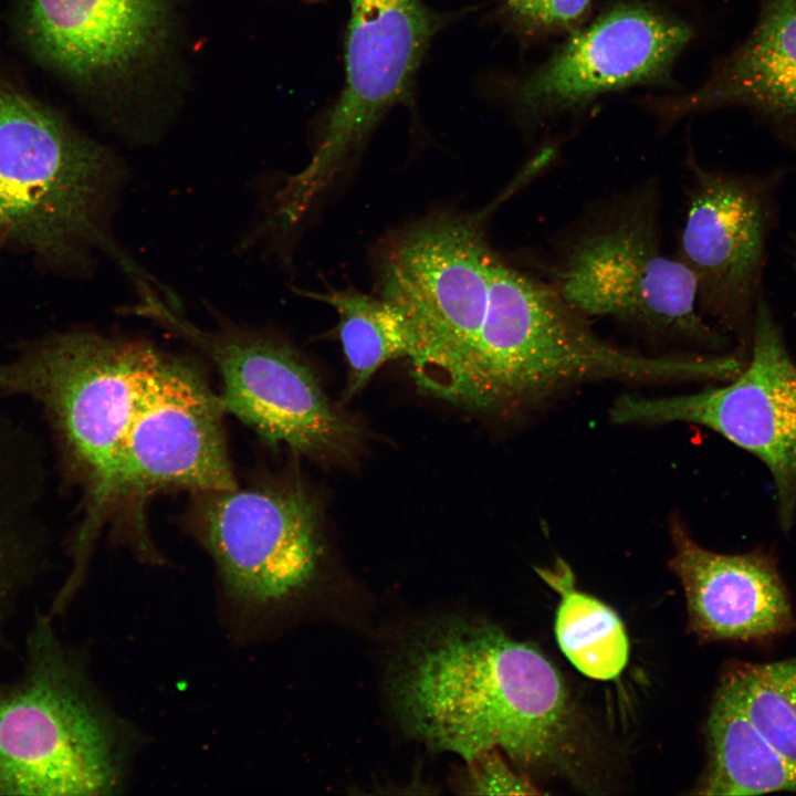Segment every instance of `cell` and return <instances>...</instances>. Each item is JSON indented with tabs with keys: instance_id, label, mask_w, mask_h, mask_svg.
Listing matches in <instances>:
<instances>
[{
	"instance_id": "d4e9b609",
	"label": "cell",
	"mask_w": 796,
	"mask_h": 796,
	"mask_svg": "<svg viewBox=\"0 0 796 796\" xmlns=\"http://www.w3.org/2000/svg\"><path fill=\"white\" fill-rule=\"evenodd\" d=\"M302 1H305V2H318V1H321V0H302Z\"/></svg>"
},
{
	"instance_id": "30bf717a",
	"label": "cell",
	"mask_w": 796,
	"mask_h": 796,
	"mask_svg": "<svg viewBox=\"0 0 796 796\" xmlns=\"http://www.w3.org/2000/svg\"><path fill=\"white\" fill-rule=\"evenodd\" d=\"M751 338V362L726 385L666 397L624 395L609 416L618 425H700L753 453L773 478L779 524L789 531L796 516V365L762 297Z\"/></svg>"
},
{
	"instance_id": "ba28073f",
	"label": "cell",
	"mask_w": 796,
	"mask_h": 796,
	"mask_svg": "<svg viewBox=\"0 0 796 796\" xmlns=\"http://www.w3.org/2000/svg\"><path fill=\"white\" fill-rule=\"evenodd\" d=\"M486 212L426 221L400 237L379 269L380 297L406 322L419 389L455 402L489 296L494 251Z\"/></svg>"
},
{
	"instance_id": "277c9868",
	"label": "cell",
	"mask_w": 796,
	"mask_h": 796,
	"mask_svg": "<svg viewBox=\"0 0 796 796\" xmlns=\"http://www.w3.org/2000/svg\"><path fill=\"white\" fill-rule=\"evenodd\" d=\"M690 371L684 355L646 356L604 341L547 281L494 252L484 318L455 404L507 409L583 380H684Z\"/></svg>"
},
{
	"instance_id": "9c48e42d",
	"label": "cell",
	"mask_w": 796,
	"mask_h": 796,
	"mask_svg": "<svg viewBox=\"0 0 796 796\" xmlns=\"http://www.w3.org/2000/svg\"><path fill=\"white\" fill-rule=\"evenodd\" d=\"M144 315L210 357L221 377L224 412L265 442L317 461H346L354 455L358 427L331 402L313 369L287 342L228 320L202 329L161 301L147 305Z\"/></svg>"
},
{
	"instance_id": "ffe728a7",
	"label": "cell",
	"mask_w": 796,
	"mask_h": 796,
	"mask_svg": "<svg viewBox=\"0 0 796 796\" xmlns=\"http://www.w3.org/2000/svg\"><path fill=\"white\" fill-rule=\"evenodd\" d=\"M537 574L561 596L555 635L568 661L588 678H618L629 659V640L619 616L596 597L578 590L563 559L538 568Z\"/></svg>"
},
{
	"instance_id": "3957f363",
	"label": "cell",
	"mask_w": 796,
	"mask_h": 796,
	"mask_svg": "<svg viewBox=\"0 0 796 796\" xmlns=\"http://www.w3.org/2000/svg\"><path fill=\"white\" fill-rule=\"evenodd\" d=\"M160 349L87 331L53 334L0 360V394L35 401L62 465L83 492L71 556L87 564L113 509L117 459L140 390Z\"/></svg>"
},
{
	"instance_id": "8fae6325",
	"label": "cell",
	"mask_w": 796,
	"mask_h": 796,
	"mask_svg": "<svg viewBox=\"0 0 796 796\" xmlns=\"http://www.w3.org/2000/svg\"><path fill=\"white\" fill-rule=\"evenodd\" d=\"M345 83L310 164L277 192L280 212L298 221L379 119L411 90L443 18L421 0H349Z\"/></svg>"
},
{
	"instance_id": "484cf974",
	"label": "cell",
	"mask_w": 796,
	"mask_h": 796,
	"mask_svg": "<svg viewBox=\"0 0 796 796\" xmlns=\"http://www.w3.org/2000/svg\"><path fill=\"white\" fill-rule=\"evenodd\" d=\"M2 231H3V230H2V227H1V223H0V233H1Z\"/></svg>"
},
{
	"instance_id": "5b68a950",
	"label": "cell",
	"mask_w": 796,
	"mask_h": 796,
	"mask_svg": "<svg viewBox=\"0 0 796 796\" xmlns=\"http://www.w3.org/2000/svg\"><path fill=\"white\" fill-rule=\"evenodd\" d=\"M22 27L44 62L100 96L118 137L166 132L184 82L179 0H24Z\"/></svg>"
},
{
	"instance_id": "e0dca14e",
	"label": "cell",
	"mask_w": 796,
	"mask_h": 796,
	"mask_svg": "<svg viewBox=\"0 0 796 796\" xmlns=\"http://www.w3.org/2000/svg\"><path fill=\"white\" fill-rule=\"evenodd\" d=\"M760 2L757 22L745 42L703 85L664 103L666 117L730 105L796 116V0Z\"/></svg>"
},
{
	"instance_id": "6da1fadb",
	"label": "cell",
	"mask_w": 796,
	"mask_h": 796,
	"mask_svg": "<svg viewBox=\"0 0 796 796\" xmlns=\"http://www.w3.org/2000/svg\"><path fill=\"white\" fill-rule=\"evenodd\" d=\"M390 698L409 734L467 762L502 752L521 766L543 764L569 723L552 663L498 627L465 619L432 622L409 639Z\"/></svg>"
},
{
	"instance_id": "7c38bea8",
	"label": "cell",
	"mask_w": 796,
	"mask_h": 796,
	"mask_svg": "<svg viewBox=\"0 0 796 796\" xmlns=\"http://www.w3.org/2000/svg\"><path fill=\"white\" fill-rule=\"evenodd\" d=\"M223 413L219 395L192 365L161 350L121 444L112 511L163 490L200 494L237 486Z\"/></svg>"
},
{
	"instance_id": "9a60e30c",
	"label": "cell",
	"mask_w": 796,
	"mask_h": 796,
	"mask_svg": "<svg viewBox=\"0 0 796 796\" xmlns=\"http://www.w3.org/2000/svg\"><path fill=\"white\" fill-rule=\"evenodd\" d=\"M691 28L646 6L618 4L572 35L519 88V106L543 117L579 108L600 94L666 84Z\"/></svg>"
},
{
	"instance_id": "ac0fdd59",
	"label": "cell",
	"mask_w": 796,
	"mask_h": 796,
	"mask_svg": "<svg viewBox=\"0 0 796 796\" xmlns=\"http://www.w3.org/2000/svg\"><path fill=\"white\" fill-rule=\"evenodd\" d=\"M706 742L709 761L699 794L796 792V771L752 722L725 679L711 705Z\"/></svg>"
},
{
	"instance_id": "d6986e66",
	"label": "cell",
	"mask_w": 796,
	"mask_h": 796,
	"mask_svg": "<svg viewBox=\"0 0 796 796\" xmlns=\"http://www.w3.org/2000/svg\"><path fill=\"white\" fill-rule=\"evenodd\" d=\"M45 495L40 472L0 437V618L13 594L44 562Z\"/></svg>"
},
{
	"instance_id": "2e32d148",
	"label": "cell",
	"mask_w": 796,
	"mask_h": 796,
	"mask_svg": "<svg viewBox=\"0 0 796 796\" xmlns=\"http://www.w3.org/2000/svg\"><path fill=\"white\" fill-rule=\"evenodd\" d=\"M670 567L684 591L690 630L705 641H751L794 626L773 559L762 552L722 554L700 546L679 520L670 524Z\"/></svg>"
},
{
	"instance_id": "44dd1931",
	"label": "cell",
	"mask_w": 796,
	"mask_h": 796,
	"mask_svg": "<svg viewBox=\"0 0 796 796\" xmlns=\"http://www.w3.org/2000/svg\"><path fill=\"white\" fill-rule=\"evenodd\" d=\"M303 294L337 312L338 338L348 368L344 399L364 389L386 363L409 357L411 337L408 326L398 311L381 297L353 289Z\"/></svg>"
},
{
	"instance_id": "5bb4252c",
	"label": "cell",
	"mask_w": 796,
	"mask_h": 796,
	"mask_svg": "<svg viewBox=\"0 0 796 796\" xmlns=\"http://www.w3.org/2000/svg\"><path fill=\"white\" fill-rule=\"evenodd\" d=\"M690 175L677 256L692 272L698 305L720 328L751 335L761 298L774 221L769 178L705 168L688 158Z\"/></svg>"
},
{
	"instance_id": "52a82bcc",
	"label": "cell",
	"mask_w": 796,
	"mask_h": 796,
	"mask_svg": "<svg viewBox=\"0 0 796 796\" xmlns=\"http://www.w3.org/2000/svg\"><path fill=\"white\" fill-rule=\"evenodd\" d=\"M658 212L653 185L604 205L557 249L545 281L588 318L720 349L725 337L700 312L692 272L661 248Z\"/></svg>"
},
{
	"instance_id": "cb8c5ba5",
	"label": "cell",
	"mask_w": 796,
	"mask_h": 796,
	"mask_svg": "<svg viewBox=\"0 0 796 796\" xmlns=\"http://www.w3.org/2000/svg\"><path fill=\"white\" fill-rule=\"evenodd\" d=\"M470 787L478 794H536L534 786L513 772L499 752L486 753L471 762Z\"/></svg>"
},
{
	"instance_id": "603a6c76",
	"label": "cell",
	"mask_w": 796,
	"mask_h": 796,
	"mask_svg": "<svg viewBox=\"0 0 796 796\" xmlns=\"http://www.w3.org/2000/svg\"><path fill=\"white\" fill-rule=\"evenodd\" d=\"M591 0H504L507 15L528 31H574Z\"/></svg>"
},
{
	"instance_id": "4fadbf2b",
	"label": "cell",
	"mask_w": 796,
	"mask_h": 796,
	"mask_svg": "<svg viewBox=\"0 0 796 796\" xmlns=\"http://www.w3.org/2000/svg\"><path fill=\"white\" fill-rule=\"evenodd\" d=\"M193 525L228 595L260 608L308 586L322 556L314 503L281 483L200 493Z\"/></svg>"
},
{
	"instance_id": "8992f818",
	"label": "cell",
	"mask_w": 796,
	"mask_h": 796,
	"mask_svg": "<svg viewBox=\"0 0 796 796\" xmlns=\"http://www.w3.org/2000/svg\"><path fill=\"white\" fill-rule=\"evenodd\" d=\"M130 741L43 618L22 675L0 685V795H107L123 785Z\"/></svg>"
},
{
	"instance_id": "7a4b0ae2",
	"label": "cell",
	"mask_w": 796,
	"mask_h": 796,
	"mask_svg": "<svg viewBox=\"0 0 796 796\" xmlns=\"http://www.w3.org/2000/svg\"><path fill=\"white\" fill-rule=\"evenodd\" d=\"M126 180L113 150L0 82V223L12 239L64 268L104 254L137 292L160 286L113 234Z\"/></svg>"
},
{
	"instance_id": "7402d4cb",
	"label": "cell",
	"mask_w": 796,
	"mask_h": 796,
	"mask_svg": "<svg viewBox=\"0 0 796 796\" xmlns=\"http://www.w3.org/2000/svg\"><path fill=\"white\" fill-rule=\"evenodd\" d=\"M723 679L752 722L796 771V657L735 666Z\"/></svg>"
}]
</instances>
